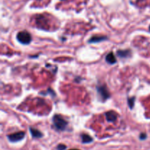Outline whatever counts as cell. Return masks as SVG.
<instances>
[{"label": "cell", "instance_id": "7", "mask_svg": "<svg viewBox=\"0 0 150 150\" xmlns=\"http://www.w3.org/2000/svg\"><path fill=\"white\" fill-rule=\"evenodd\" d=\"M107 39V37L105 36H93L89 40V43H92V42H99L101 41H103Z\"/></svg>", "mask_w": 150, "mask_h": 150}, {"label": "cell", "instance_id": "4", "mask_svg": "<svg viewBox=\"0 0 150 150\" xmlns=\"http://www.w3.org/2000/svg\"><path fill=\"white\" fill-rule=\"evenodd\" d=\"M25 136V133L23 131L17 132V133H13V134H10L7 136L9 140L12 142H17L19 141L22 140V139L24 138Z\"/></svg>", "mask_w": 150, "mask_h": 150}, {"label": "cell", "instance_id": "10", "mask_svg": "<svg viewBox=\"0 0 150 150\" xmlns=\"http://www.w3.org/2000/svg\"><path fill=\"white\" fill-rule=\"evenodd\" d=\"M81 140L83 144H88V143H91V142H92L93 139H92L90 136H89V135L87 134H82Z\"/></svg>", "mask_w": 150, "mask_h": 150}, {"label": "cell", "instance_id": "15", "mask_svg": "<svg viewBox=\"0 0 150 150\" xmlns=\"http://www.w3.org/2000/svg\"><path fill=\"white\" fill-rule=\"evenodd\" d=\"M149 30H150V26H149Z\"/></svg>", "mask_w": 150, "mask_h": 150}, {"label": "cell", "instance_id": "5", "mask_svg": "<svg viewBox=\"0 0 150 150\" xmlns=\"http://www.w3.org/2000/svg\"><path fill=\"white\" fill-rule=\"evenodd\" d=\"M105 117H106V120H108V122H115L117 119V114H116L114 111H108V112L105 113Z\"/></svg>", "mask_w": 150, "mask_h": 150}, {"label": "cell", "instance_id": "1", "mask_svg": "<svg viewBox=\"0 0 150 150\" xmlns=\"http://www.w3.org/2000/svg\"><path fill=\"white\" fill-rule=\"evenodd\" d=\"M53 124L57 130L62 131L67 128L68 123L60 115H55L53 117Z\"/></svg>", "mask_w": 150, "mask_h": 150}, {"label": "cell", "instance_id": "8", "mask_svg": "<svg viewBox=\"0 0 150 150\" xmlns=\"http://www.w3.org/2000/svg\"><path fill=\"white\" fill-rule=\"evenodd\" d=\"M29 131H30L31 134H32V136H33L34 138H36V139H39V138L42 137V133H41L40 130H38V129L30 127V128H29Z\"/></svg>", "mask_w": 150, "mask_h": 150}, {"label": "cell", "instance_id": "2", "mask_svg": "<svg viewBox=\"0 0 150 150\" xmlns=\"http://www.w3.org/2000/svg\"><path fill=\"white\" fill-rule=\"evenodd\" d=\"M17 40L21 43L27 45L30 43L32 41V35L26 31H22L18 33Z\"/></svg>", "mask_w": 150, "mask_h": 150}, {"label": "cell", "instance_id": "6", "mask_svg": "<svg viewBox=\"0 0 150 150\" xmlns=\"http://www.w3.org/2000/svg\"><path fill=\"white\" fill-rule=\"evenodd\" d=\"M131 54V51L130 50H119L117 51V55L121 58H127Z\"/></svg>", "mask_w": 150, "mask_h": 150}, {"label": "cell", "instance_id": "11", "mask_svg": "<svg viewBox=\"0 0 150 150\" xmlns=\"http://www.w3.org/2000/svg\"><path fill=\"white\" fill-rule=\"evenodd\" d=\"M127 103H128V105L130 108H133V105H134V103H135V98L133 97V98H128L127 100Z\"/></svg>", "mask_w": 150, "mask_h": 150}, {"label": "cell", "instance_id": "13", "mask_svg": "<svg viewBox=\"0 0 150 150\" xmlns=\"http://www.w3.org/2000/svg\"><path fill=\"white\" fill-rule=\"evenodd\" d=\"M139 138H140L141 140H144L146 138V135L145 134V133H141L140 136H139Z\"/></svg>", "mask_w": 150, "mask_h": 150}, {"label": "cell", "instance_id": "9", "mask_svg": "<svg viewBox=\"0 0 150 150\" xmlns=\"http://www.w3.org/2000/svg\"><path fill=\"white\" fill-rule=\"evenodd\" d=\"M105 60L109 64H114V63L117 62V59L115 58V56H114V53L110 52L108 55L105 57Z\"/></svg>", "mask_w": 150, "mask_h": 150}, {"label": "cell", "instance_id": "14", "mask_svg": "<svg viewBox=\"0 0 150 150\" xmlns=\"http://www.w3.org/2000/svg\"><path fill=\"white\" fill-rule=\"evenodd\" d=\"M70 150H79V149H70Z\"/></svg>", "mask_w": 150, "mask_h": 150}, {"label": "cell", "instance_id": "3", "mask_svg": "<svg viewBox=\"0 0 150 150\" xmlns=\"http://www.w3.org/2000/svg\"><path fill=\"white\" fill-rule=\"evenodd\" d=\"M97 89H98V95H100V98L103 100H106L110 97L109 92H108V89H107L105 85H100V86H98Z\"/></svg>", "mask_w": 150, "mask_h": 150}, {"label": "cell", "instance_id": "12", "mask_svg": "<svg viewBox=\"0 0 150 150\" xmlns=\"http://www.w3.org/2000/svg\"><path fill=\"white\" fill-rule=\"evenodd\" d=\"M66 149V146L64 144H59L57 146V149L58 150H64Z\"/></svg>", "mask_w": 150, "mask_h": 150}]
</instances>
